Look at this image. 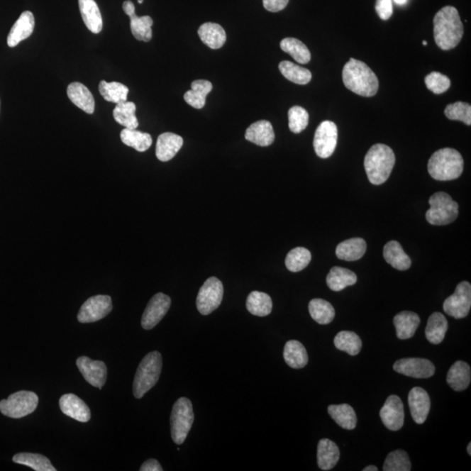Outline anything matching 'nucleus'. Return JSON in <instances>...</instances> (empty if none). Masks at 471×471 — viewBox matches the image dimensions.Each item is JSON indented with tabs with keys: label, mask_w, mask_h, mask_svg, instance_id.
<instances>
[{
	"label": "nucleus",
	"mask_w": 471,
	"mask_h": 471,
	"mask_svg": "<svg viewBox=\"0 0 471 471\" xmlns=\"http://www.w3.org/2000/svg\"><path fill=\"white\" fill-rule=\"evenodd\" d=\"M463 25L458 11L453 6L440 9L434 18V36L436 45L442 50H450L460 43Z\"/></svg>",
	"instance_id": "obj_1"
},
{
	"label": "nucleus",
	"mask_w": 471,
	"mask_h": 471,
	"mask_svg": "<svg viewBox=\"0 0 471 471\" xmlns=\"http://www.w3.org/2000/svg\"><path fill=\"white\" fill-rule=\"evenodd\" d=\"M344 85L353 93L363 97L375 96L379 81L374 71L366 63L351 58L343 71Z\"/></svg>",
	"instance_id": "obj_2"
},
{
	"label": "nucleus",
	"mask_w": 471,
	"mask_h": 471,
	"mask_svg": "<svg viewBox=\"0 0 471 471\" xmlns=\"http://www.w3.org/2000/svg\"><path fill=\"white\" fill-rule=\"evenodd\" d=\"M396 165V155L389 146L377 143L372 146L365 157L364 167L372 184L381 185L389 179Z\"/></svg>",
	"instance_id": "obj_3"
},
{
	"label": "nucleus",
	"mask_w": 471,
	"mask_h": 471,
	"mask_svg": "<svg viewBox=\"0 0 471 471\" xmlns=\"http://www.w3.org/2000/svg\"><path fill=\"white\" fill-rule=\"evenodd\" d=\"M463 159L458 150L445 148L432 155L428 170L432 178L438 181L458 179L463 172Z\"/></svg>",
	"instance_id": "obj_4"
},
{
	"label": "nucleus",
	"mask_w": 471,
	"mask_h": 471,
	"mask_svg": "<svg viewBox=\"0 0 471 471\" xmlns=\"http://www.w3.org/2000/svg\"><path fill=\"white\" fill-rule=\"evenodd\" d=\"M162 367V355L151 352L140 362L133 384V394L136 399L143 398L148 391L157 384Z\"/></svg>",
	"instance_id": "obj_5"
},
{
	"label": "nucleus",
	"mask_w": 471,
	"mask_h": 471,
	"mask_svg": "<svg viewBox=\"0 0 471 471\" xmlns=\"http://www.w3.org/2000/svg\"><path fill=\"white\" fill-rule=\"evenodd\" d=\"M431 208L426 212L427 221L433 226H447L458 218L459 206L445 192L433 194L428 201Z\"/></svg>",
	"instance_id": "obj_6"
},
{
	"label": "nucleus",
	"mask_w": 471,
	"mask_h": 471,
	"mask_svg": "<svg viewBox=\"0 0 471 471\" xmlns=\"http://www.w3.org/2000/svg\"><path fill=\"white\" fill-rule=\"evenodd\" d=\"M194 411L191 400L181 397L174 402L170 424H172V438L177 445L184 443L192 428Z\"/></svg>",
	"instance_id": "obj_7"
},
{
	"label": "nucleus",
	"mask_w": 471,
	"mask_h": 471,
	"mask_svg": "<svg viewBox=\"0 0 471 471\" xmlns=\"http://www.w3.org/2000/svg\"><path fill=\"white\" fill-rule=\"evenodd\" d=\"M39 404V397L30 391H18L17 393L0 401V412L4 416L20 419L35 411Z\"/></svg>",
	"instance_id": "obj_8"
},
{
	"label": "nucleus",
	"mask_w": 471,
	"mask_h": 471,
	"mask_svg": "<svg viewBox=\"0 0 471 471\" xmlns=\"http://www.w3.org/2000/svg\"><path fill=\"white\" fill-rule=\"evenodd\" d=\"M223 296V287L221 281L211 277L205 281L200 288L196 298V307L199 313L209 315L221 305Z\"/></svg>",
	"instance_id": "obj_9"
},
{
	"label": "nucleus",
	"mask_w": 471,
	"mask_h": 471,
	"mask_svg": "<svg viewBox=\"0 0 471 471\" xmlns=\"http://www.w3.org/2000/svg\"><path fill=\"white\" fill-rule=\"evenodd\" d=\"M471 307V286L467 281L458 284L453 294L445 299L443 310L450 316L457 318H465Z\"/></svg>",
	"instance_id": "obj_10"
},
{
	"label": "nucleus",
	"mask_w": 471,
	"mask_h": 471,
	"mask_svg": "<svg viewBox=\"0 0 471 471\" xmlns=\"http://www.w3.org/2000/svg\"><path fill=\"white\" fill-rule=\"evenodd\" d=\"M338 128L331 121H324L315 132L314 148L318 157L326 159L331 157L336 149Z\"/></svg>",
	"instance_id": "obj_11"
},
{
	"label": "nucleus",
	"mask_w": 471,
	"mask_h": 471,
	"mask_svg": "<svg viewBox=\"0 0 471 471\" xmlns=\"http://www.w3.org/2000/svg\"><path fill=\"white\" fill-rule=\"evenodd\" d=\"M112 309V299L109 296H94L83 304L78 314V321L81 323L96 322L107 316Z\"/></svg>",
	"instance_id": "obj_12"
},
{
	"label": "nucleus",
	"mask_w": 471,
	"mask_h": 471,
	"mask_svg": "<svg viewBox=\"0 0 471 471\" xmlns=\"http://www.w3.org/2000/svg\"><path fill=\"white\" fill-rule=\"evenodd\" d=\"M170 306H172V299L168 295L159 292L153 296L143 314V328L145 330L154 328L168 313Z\"/></svg>",
	"instance_id": "obj_13"
},
{
	"label": "nucleus",
	"mask_w": 471,
	"mask_h": 471,
	"mask_svg": "<svg viewBox=\"0 0 471 471\" xmlns=\"http://www.w3.org/2000/svg\"><path fill=\"white\" fill-rule=\"evenodd\" d=\"M398 374L416 379H427L435 375L434 364L428 359L405 358L397 360L393 366Z\"/></svg>",
	"instance_id": "obj_14"
},
{
	"label": "nucleus",
	"mask_w": 471,
	"mask_h": 471,
	"mask_svg": "<svg viewBox=\"0 0 471 471\" xmlns=\"http://www.w3.org/2000/svg\"><path fill=\"white\" fill-rule=\"evenodd\" d=\"M76 365L83 377L90 385L101 389L107 381L108 368L101 360H92L89 357L81 356Z\"/></svg>",
	"instance_id": "obj_15"
},
{
	"label": "nucleus",
	"mask_w": 471,
	"mask_h": 471,
	"mask_svg": "<svg viewBox=\"0 0 471 471\" xmlns=\"http://www.w3.org/2000/svg\"><path fill=\"white\" fill-rule=\"evenodd\" d=\"M383 424L391 431H398L404 424V404L397 396H390L379 411Z\"/></svg>",
	"instance_id": "obj_16"
},
{
	"label": "nucleus",
	"mask_w": 471,
	"mask_h": 471,
	"mask_svg": "<svg viewBox=\"0 0 471 471\" xmlns=\"http://www.w3.org/2000/svg\"><path fill=\"white\" fill-rule=\"evenodd\" d=\"M409 406L414 421L417 424L426 421L431 402L428 394L420 387H414L409 394Z\"/></svg>",
	"instance_id": "obj_17"
},
{
	"label": "nucleus",
	"mask_w": 471,
	"mask_h": 471,
	"mask_svg": "<svg viewBox=\"0 0 471 471\" xmlns=\"http://www.w3.org/2000/svg\"><path fill=\"white\" fill-rule=\"evenodd\" d=\"M60 408L65 415L73 419L87 423L91 418V412L84 401L74 394H64L60 399Z\"/></svg>",
	"instance_id": "obj_18"
},
{
	"label": "nucleus",
	"mask_w": 471,
	"mask_h": 471,
	"mask_svg": "<svg viewBox=\"0 0 471 471\" xmlns=\"http://www.w3.org/2000/svg\"><path fill=\"white\" fill-rule=\"evenodd\" d=\"M35 26V20L33 13L26 11L15 22L7 37V44L10 48L16 47L22 40L28 39L32 35Z\"/></svg>",
	"instance_id": "obj_19"
},
{
	"label": "nucleus",
	"mask_w": 471,
	"mask_h": 471,
	"mask_svg": "<svg viewBox=\"0 0 471 471\" xmlns=\"http://www.w3.org/2000/svg\"><path fill=\"white\" fill-rule=\"evenodd\" d=\"M182 144H184V139L174 133L167 132L159 135L157 150H155V155H157L158 160L161 162L172 160L181 150Z\"/></svg>",
	"instance_id": "obj_20"
},
{
	"label": "nucleus",
	"mask_w": 471,
	"mask_h": 471,
	"mask_svg": "<svg viewBox=\"0 0 471 471\" xmlns=\"http://www.w3.org/2000/svg\"><path fill=\"white\" fill-rule=\"evenodd\" d=\"M245 139L261 147L272 145L275 140L272 125L268 121H258L247 128Z\"/></svg>",
	"instance_id": "obj_21"
},
{
	"label": "nucleus",
	"mask_w": 471,
	"mask_h": 471,
	"mask_svg": "<svg viewBox=\"0 0 471 471\" xmlns=\"http://www.w3.org/2000/svg\"><path fill=\"white\" fill-rule=\"evenodd\" d=\"M67 96L75 106L87 113H93L96 102L87 87L79 82L71 83L67 87Z\"/></svg>",
	"instance_id": "obj_22"
},
{
	"label": "nucleus",
	"mask_w": 471,
	"mask_h": 471,
	"mask_svg": "<svg viewBox=\"0 0 471 471\" xmlns=\"http://www.w3.org/2000/svg\"><path fill=\"white\" fill-rule=\"evenodd\" d=\"M340 452L336 443L329 439H321L318 443L317 460L318 468L330 470L340 460Z\"/></svg>",
	"instance_id": "obj_23"
},
{
	"label": "nucleus",
	"mask_w": 471,
	"mask_h": 471,
	"mask_svg": "<svg viewBox=\"0 0 471 471\" xmlns=\"http://www.w3.org/2000/svg\"><path fill=\"white\" fill-rule=\"evenodd\" d=\"M420 322V317L413 311H404L396 315L394 325L399 339L408 340L415 336Z\"/></svg>",
	"instance_id": "obj_24"
},
{
	"label": "nucleus",
	"mask_w": 471,
	"mask_h": 471,
	"mask_svg": "<svg viewBox=\"0 0 471 471\" xmlns=\"http://www.w3.org/2000/svg\"><path fill=\"white\" fill-rule=\"evenodd\" d=\"M79 7L87 29L93 33H101L104 22L96 2L94 0H79Z\"/></svg>",
	"instance_id": "obj_25"
},
{
	"label": "nucleus",
	"mask_w": 471,
	"mask_h": 471,
	"mask_svg": "<svg viewBox=\"0 0 471 471\" xmlns=\"http://www.w3.org/2000/svg\"><path fill=\"white\" fill-rule=\"evenodd\" d=\"M470 381L471 370L468 363L458 360L452 365L447 375V382L451 389L461 392L468 389Z\"/></svg>",
	"instance_id": "obj_26"
},
{
	"label": "nucleus",
	"mask_w": 471,
	"mask_h": 471,
	"mask_svg": "<svg viewBox=\"0 0 471 471\" xmlns=\"http://www.w3.org/2000/svg\"><path fill=\"white\" fill-rule=\"evenodd\" d=\"M201 40L211 49H219L226 43L225 29L216 23H204L199 29Z\"/></svg>",
	"instance_id": "obj_27"
},
{
	"label": "nucleus",
	"mask_w": 471,
	"mask_h": 471,
	"mask_svg": "<svg viewBox=\"0 0 471 471\" xmlns=\"http://www.w3.org/2000/svg\"><path fill=\"white\" fill-rule=\"evenodd\" d=\"M367 244L363 238H353L341 242L336 248V256L341 260L356 261L364 256Z\"/></svg>",
	"instance_id": "obj_28"
},
{
	"label": "nucleus",
	"mask_w": 471,
	"mask_h": 471,
	"mask_svg": "<svg viewBox=\"0 0 471 471\" xmlns=\"http://www.w3.org/2000/svg\"><path fill=\"white\" fill-rule=\"evenodd\" d=\"M383 256H384L387 263L392 265L394 269L399 270V271H406L411 265V260L405 253L400 243L397 241L387 243L384 249H383Z\"/></svg>",
	"instance_id": "obj_29"
},
{
	"label": "nucleus",
	"mask_w": 471,
	"mask_h": 471,
	"mask_svg": "<svg viewBox=\"0 0 471 471\" xmlns=\"http://www.w3.org/2000/svg\"><path fill=\"white\" fill-rule=\"evenodd\" d=\"M212 83L204 79H196L192 83V89L184 94V100L194 109H203L206 104V97L211 92Z\"/></svg>",
	"instance_id": "obj_30"
},
{
	"label": "nucleus",
	"mask_w": 471,
	"mask_h": 471,
	"mask_svg": "<svg viewBox=\"0 0 471 471\" xmlns=\"http://www.w3.org/2000/svg\"><path fill=\"white\" fill-rule=\"evenodd\" d=\"M284 359L288 366L294 370L305 367L309 363L306 348L298 340L287 341L284 348Z\"/></svg>",
	"instance_id": "obj_31"
},
{
	"label": "nucleus",
	"mask_w": 471,
	"mask_h": 471,
	"mask_svg": "<svg viewBox=\"0 0 471 471\" xmlns=\"http://www.w3.org/2000/svg\"><path fill=\"white\" fill-rule=\"evenodd\" d=\"M357 282V276L350 270L336 267L326 277V284L333 292H340L345 287L353 286Z\"/></svg>",
	"instance_id": "obj_32"
},
{
	"label": "nucleus",
	"mask_w": 471,
	"mask_h": 471,
	"mask_svg": "<svg viewBox=\"0 0 471 471\" xmlns=\"http://www.w3.org/2000/svg\"><path fill=\"white\" fill-rule=\"evenodd\" d=\"M448 331V321L440 313H434L428 318L425 336L429 343L438 345L443 343Z\"/></svg>",
	"instance_id": "obj_33"
},
{
	"label": "nucleus",
	"mask_w": 471,
	"mask_h": 471,
	"mask_svg": "<svg viewBox=\"0 0 471 471\" xmlns=\"http://www.w3.org/2000/svg\"><path fill=\"white\" fill-rule=\"evenodd\" d=\"M246 309L255 316H267L272 311V300L267 294L254 291L247 298Z\"/></svg>",
	"instance_id": "obj_34"
},
{
	"label": "nucleus",
	"mask_w": 471,
	"mask_h": 471,
	"mask_svg": "<svg viewBox=\"0 0 471 471\" xmlns=\"http://www.w3.org/2000/svg\"><path fill=\"white\" fill-rule=\"evenodd\" d=\"M328 411L329 416L340 427L348 431L356 428L357 416L355 409L350 405H330Z\"/></svg>",
	"instance_id": "obj_35"
},
{
	"label": "nucleus",
	"mask_w": 471,
	"mask_h": 471,
	"mask_svg": "<svg viewBox=\"0 0 471 471\" xmlns=\"http://www.w3.org/2000/svg\"><path fill=\"white\" fill-rule=\"evenodd\" d=\"M136 106L134 102H121L116 106L113 111V119L125 128L136 129L139 126L135 116Z\"/></svg>",
	"instance_id": "obj_36"
},
{
	"label": "nucleus",
	"mask_w": 471,
	"mask_h": 471,
	"mask_svg": "<svg viewBox=\"0 0 471 471\" xmlns=\"http://www.w3.org/2000/svg\"><path fill=\"white\" fill-rule=\"evenodd\" d=\"M309 313L313 320L321 325H328L336 317V310L326 300L322 299H311L309 305Z\"/></svg>",
	"instance_id": "obj_37"
},
{
	"label": "nucleus",
	"mask_w": 471,
	"mask_h": 471,
	"mask_svg": "<svg viewBox=\"0 0 471 471\" xmlns=\"http://www.w3.org/2000/svg\"><path fill=\"white\" fill-rule=\"evenodd\" d=\"M121 140L125 145L133 148L138 152H145L152 145V138L148 133H143L136 129L124 128L121 132Z\"/></svg>",
	"instance_id": "obj_38"
},
{
	"label": "nucleus",
	"mask_w": 471,
	"mask_h": 471,
	"mask_svg": "<svg viewBox=\"0 0 471 471\" xmlns=\"http://www.w3.org/2000/svg\"><path fill=\"white\" fill-rule=\"evenodd\" d=\"M279 68L284 78L296 84L306 85L311 82V72L306 68L299 67V65L284 60L279 63Z\"/></svg>",
	"instance_id": "obj_39"
},
{
	"label": "nucleus",
	"mask_w": 471,
	"mask_h": 471,
	"mask_svg": "<svg viewBox=\"0 0 471 471\" xmlns=\"http://www.w3.org/2000/svg\"><path fill=\"white\" fill-rule=\"evenodd\" d=\"M99 92L106 101L113 104L127 101L128 87L120 82H107L101 81L99 84Z\"/></svg>",
	"instance_id": "obj_40"
},
{
	"label": "nucleus",
	"mask_w": 471,
	"mask_h": 471,
	"mask_svg": "<svg viewBox=\"0 0 471 471\" xmlns=\"http://www.w3.org/2000/svg\"><path fill=\"white\" fill-rule=\"evenodd\" d=\"M280 48L287 52L299 64H307L311 60V52L302 41L295 38H286L280 43Z\"/></svg>",
	"instance_id": "obj_41"
},
{
	"label": "nucleus",
	"mask_w": 471,
	"mask_h": 471,
	"mask_svg": "<svg viewBox=\"0 0 471 471\" xmlns=\"http://www.w3.org/2000/svg\"><path fill=\"white\" fill-rule=\"evenodd\" d=\"M334 345L340 351L355 356L362 350V343L359 336L351 331H341L334 338Z\"/></svg>",
	"instance_id": "obj_42"
},
{
	"label": "nucleus",
	"mask_w": 471,
	"mask_h": 471,
	"mask_svg": "<svg viewBox=\"0 0 471 471\" xmlns=\"http://www.w3.org/2000/svg\"><path fill=\"white\" fill-rule=\"evenodd\" d=\"M131 18V28L136 40L149 43L152 39L153 20L150 16L138 17L135 13L128 15Z\"/></svg>",
	"instance_id": "obj_43"
},
{
	"label": "nucleus",
	"mask_w": 471,
	"mask_h": 471,
	"mask_svg": "<svg viewBox=\"0 0 471 471\" xmlns=\"http://www.w3.org/2000/svg\"><path fill=\"white\" fill-rule=\"evenodd\" d=\"M13 461L20 465L30 467L36 471H55L50 460L40 454L18 453L14 455Z\"/></svg>",
	"instance_id": "obj_44"
},
{
	"label": "nucleus",
	"mask_w": 471,
	"mask_h": 471,
	"mask_svg": "<svg viewBox=\"0 0 471 471\" xmlns=\"http://www.w3.org/2000/svg\"><path fill=\"white\" fill-rule=\"evenodd\" d=\"M311 254L303 247L292 249L286 257V267L292 272H298L310 264Z\"/></svg>",
	"instance_id": "obj_45"
},
{
	"label": "nucleus",
	"mask_w": 471,
	"mask_h": 471,
	"mask_svg": "<svg viewBox=\"0 0 471 471\" xmlns=\"http://www.w3.org/2000/svg\"><path fill=\"white\" fill-rule=\"evenodd\" d=\"M384 471H410L411 470V462H410L407 452L401 450L390 452L386 458Z\"/></svg>",
	"instance_id": "obj_46"
},
{
	"label": "nucleus",
	"mask_w": 471,
	"mask_h": 471,
	"mask_svg": "<svg viewBox=\"0 0 471 471\" xmlns=\"http://www.w3.org/2000/svg\"><path fill=\"white\" fill-rule=\"evenodd\" d=\"M444 113L448 119L462 121L468 126L471 125V106L466 102L458 101L448 105Z\"/></svg>",
	"instance_id": "obj_47"
},
{
	"label": "nucleus",
	"mask_w": 471,
	"mask_h": 471,
	"mask_svg": "<svg viewBox=\"0 0 471 471\" xmlns=\"http://www.w3.org/2000/svg\"><path fill=\"white\" fill-rule=\"evenodd\" d=\"M289 119V128L294 134H299L305 131L309 123V115L305 109L294 106L288 112Z\"/></svg>",
	"instance_id": "obj_48"
},
{
	"label": "nucleus",
	"mask_w": 471,
	"mask_h": 471,
	"mask_svg": "<svg viewBox=\"0 0 471 471\" xmlns=\"http://www.w3.org/2000/svg\"><path fill=\"white\" fill-rule=\"evenodd\" d=\"M425 84L431 92L440 94L445 93L450 89L451 82L447 76L438 73V72H432L425 77Z\"/></svg>",
	"instance_id": "obj_49"
},
{
	"label": "nucleus",
	"mask_w": 471,
	"mask_h": 471,
	"mask_svg": "<svg viewBox=\"0 0 471 471\" xmlns=\"http://www.w3.org/2000/svg\"><path fill=\"white\" fill-rule=\"evenodd\" d=\"M375 10L382 21L389 20L393 14L392 0H376Z\"/></svg>",
	"instance_id": "obj_50"
},
{
	"label": "nucleus",
	"mask_w": 471,
	"mask_h": 471,
	"mask_svg": "<svg viewBox=\"0 0 471 471\" xmlns=\"http://www.w3.org/2000/svg\"><path fill=\"white\" fill-rule=\"evenodd\" d=\"M288 3H289V0H263L265 10L271 11V13H278V11L284 10Z\"/></svg>",
	"instance_id": "obj_51"
},
{
	"label": "nucleus",
	"mask_w": 471,
	"mask_h": 471,
	"mask_svg": "<svg viewBox=\"0 0 471 471\" xmlns=\"http://www.w3.org/2000/svg\"><path fill=\"white\" fill-rule=\"evenodd\" d=\"M140 471H162L163 469L162 468V466L160 463L158 462V461L155 460V459H149V460L146 461L145 462L143 463L142 467L140 468Z\"/></svg>",
	"instance_id": "obj_52"
},
{
	"label": "nucleus",
	"mask_w": 471,
	"mask_h": 471,
	"mask_svg": "<svg viewBox=\"0 0 471 471\" xmlns=\"http://www.w3.org/2000/svg\"><path fill=\"white\" fill-rule=\"evenodd\" d=\"M363 471H378V468L375 465H370L366 467V468H365Z\"/></svg>",
	"instance_id": "obj_53"
},
{
	"label": "nucleus",
	"mask_w": 471,
	"mask_h": 471,
	"mask_svg": "<svg viewBox=\"0 0 471 471\" xmlns=\"http://www.w3.org/2000/svg\"><path fill=\"white\" fill-rule=\"evenodd\" d=\"M394 1L396 2L399 6H404L406 3H407L408 0H394Z\"/></svg>",
	"instance_id": "obj_54"
},
{
	"label": "nucleus",
	"mask_w": 471,
	"mask_h": 471,
	"mask_svg": "<svg viewBox=\"0 0 471 471\" xmlns=\"http://www.w3.org/2000/svg\"><path fill=\"white\" fill-rule=\"evenodd\" d=\"M467 451H468V454L471 455V443H469L468 447H467Z\"/></svg>",
	"instance_id": "obj_55"
},
{
	"label": "nucleus",
	"mask_w": 471,
	"mask_h": 471,
	"mask_svg": "<svg viewBox=\"0 0 471 471\" xmlns=\"http://www.w3.org/2000/svg\"><path fill=\"white\" fill-rule=\"evenodd\" d=\"M423 44L424 45H427L428 43H427V41L423 40Z\"/></svg>",
	"instance_id": "obj_56"
},
{
	"label": "nucleus",
	"mask_w": 471,
	"mask_h": 471,
	"mask_svg": "<svg viewBox=\"0 0 471 471\" xmlns=\"http://www.w3.org/2000/svg\"><path fill=\"white\" fill-rule=\"evenodd\" d=\"M143 2V0H138L139 4H142Z\"/></svg>",
	"instance_id": "obj_57"
}]
</instances>
